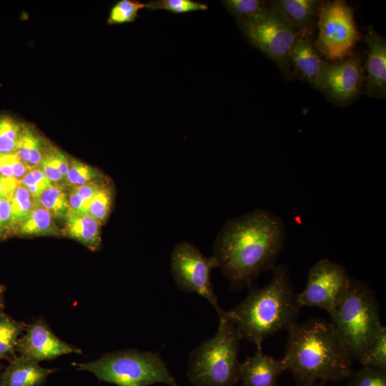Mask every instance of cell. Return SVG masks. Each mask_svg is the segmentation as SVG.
Wrapping results in <instances>:
<instances>
[{
  "label": "cell",
  "instance_id": "1",
  "mask_svg": "<svg viewBox=\"0 0 386 386\" xmlns=\"http://www.w3.org/2000/svg\"><path fill=\"white\" fill-rule=\"evenodd\" d=\"M285 238L282 219L267 210L257 209L225 223L214 243L212 257L231 284L242 288L272 269Z\"/></svg>",
  "mask_w": 386,
  "mask_h": 386
},
{
  "label": "cell",
  "instance_id": "2",
  "mask_svg": "<svg viewBox=\"0 0 386 386\" xmlns=\"http://www.w3.org/2000/svg\"><path fill=\"white\" fill-rule=\"evenodd\" d=\"M284 357L298 385L339 382L349 377L352 358L330 321L315 317L288 330Z\"/></svg>",
  "mask_w": 386,
  "mask_h": 386
},
{
  "label": "cell",
  "instance_id": "3",
  "mask_svg": "<svg viewBox=\"0 0 386 386\" xmlns=\"http://www.w3.org/2000/svg\"><path fill=\"white\" fill-rule=\"evenodd\" d=\"M270 282L262 287L252 289L234 307L226 311L241 340L253 343L257 350L269 336L287 331L295 323L300 310L285 265L272 268Z\"/></svg>",
  "mask_w": 386,
  "mask_h": 386
},
{
  "label": "cell",
  "instance_id": "4",
  "mask_svg": "<svg viewBox=\"0 0 386 386\" xmlns=\"http://www.w3.org/2000/svg\"><path fill=\"white\" fill-rule=\"evenodd\" d=\"M219 318L215 335L189 354L187 378L195 386H234L239 380L242 340L226 311Z\"/></svg>",
  "mask_w": 386,
  "mask_h": 386
},
{
  "label": "cell",
  "instance_id": "5",
  "mask_svg": "<svg viewBox=\"0 0 386 386\" xmlns=\"http://www.w3.org/2000/svg\"><path fill=\"white\" fill-rule=\"evenodd\" d=\"M329 315L330 322L352 360L360 359L383 326L374 292L353 279L341 302Z\"/></svg>",
  "mask_w": 386,
  "mask_h": 386
},
{
  "label": "cell",
  "instance_id": "6",
  "mask_svg": "<svg viewBox=\"0 0 386 386\" xmlns=\"http://www.w3.org/2000/svg\"><path fill=\"white\" fill-rule=\"evenodd\" d=\"M76 365L79 370L92 372L99 380L118 386H149L157 383L177 386L160 355L149 351H117Z\"/></svg>",
  "mask_w": 386,
  "mask_h": 386
},
{
  "label": "cell",
  "instance_id": "7",
  "mask_svg": "<svg viewBox=\"0 0 386 386\" xmlns=\"http://www.w3.org/2000/svg\"><path fill=\"white\" fill-rule=\"evenodd\" d=\"M236 21L247 41L272 60L286 80H292L289 54L297 32L286 17L270 2L262 14Z\"/></svg>",
  "mask_w": 386,
  "mask_h": 386
},
{
  "label": "cell",
  "instance_id": "8",
  "mask_svg": "<svg viewBox=\"0 0 386 386\" xmlns=\"http://www.w3.org/2000/svg\"><path fill=\"white\" fill-rule=\"evenodd\" d=\"M316 29L315 46L327 61L350 55L361 39L352 8L344 0L322 1Z\"/></svg>",
  "mask_w": 386,
  "mask_h": 386
},
{
  "label": "cell",
  "instance_id": "9",
  "mask_svg": "<svg viewBox=\"0 0 386 386\" xmlns=\"http://www.w3.org/2000/svg\"><path fill=\"white\" fill-rule=\"evenodd\" d=\"M216 267L217 262L212 256H204L188 242L177 243L171 253L170 272L177 287L206 299L219 316L225 310L219 305L211 280L212 271Z\"/></svg>",
  "mask_w": 386,
  "mask_h": 386
},
{
  "label": "cell",
  "instance_id": "10",
  "mask_svg": "<svg viewBox=\"0 0 386 386\" xmlns=\"http://www.w3.org/2000/svg\"><path fill=\"white\" fill-rule=\"evenodd\" d=\"M352 278L340 264L322 259L310 269L303 290L297 293L300 307H314L332 312L347 292Z\"/></svg>",
  "mask_w": 386,
  "mask_h": 386
},
{
  "label": "cell",
  "instance_id": "11",
  "mask_svg": "<svg viewBox=\"0 0 386 386\" xmlns=\"http://www.w3.org/2000/svg\"><path fill=\"white\" fill-rule=\"evenodd\" d=\"M364 81L362 58L352 52L338 61H326L317 89L332 104L346 107L363 93Z\"/></svg>",
  "mask_w": 386,
  "mask_h": 386
},
{
  "label": "cell",
  "instance_id": "12",
  "mask_svg": "<svg viewBox=\"0 0 386 386\" xmlns=\"http://www.w3.org/2000/svg\"><path fill=\"white\" fill-rule=\"evenodd\" d=\"M26 334L19 339L16 350L20 355L39 362L81 351L59 339L42 320L26 327Z\"/></svg>",
  "mask_w": 386,
  "mask_h": 386
},
{
  "label": "cell",
  "instance_id": "13",
  "mask_svg": "<svg viewBox=\"0 0 386 386\" xmlns=\"http://www.w3.org/2000/svg\"><path fill=\"white\" fill-rule=\"evenodd\" d=\"M292 78L308 83L317 89L326 60L317 50L314 36L298 34L290 48Z\"/></svg>",
  "mask_w": 386,
  "mask_h": 386
},
{
  "label": "cell",
  "instance_id": "14",
  "mask_svg": "<svg viewBox=\"0 0 386 386\" xmlns=\"http://www.w3.org/2000/svg\"><path fill=\"white\" fill-rule=\"evenodd\" d=\"M367 44L363 93L376 99L386 97V40L372 26L363 36Z\"/></svg>",
  "mask_w": 386,
  "mask_h": 386
},
{
  "label": "cell",
  "instance_id": "15",
  "mask_svg": "<svg viewBox=\"0 0 386 386\" xmlns=\"http://www.w3.org/2000/svg\"><path fill=\"white\" fill-rule=\"evenodd\" d=\"M284 371L282 359L274 358L257 350L254 355L241 362L239 380L242 386H277V379Z\"/></svg>",
  "mask_w": 386,
  "mask_h": 386
},
{
  "label": "cell",
  "instance_id": "16",
  "mask_svg": "<svg viewBox=\"0 0 386 386\" xmlns=\"http://www.w3.org/2000/svg\"><path fill=\"white\" fill-rule=\"evenodd\" d=\"M272 5L289 21L298 34L314 36L320 0H272Z\"/></svg>",
  "mask_w": 386,
  "mask_h": 386
},
{
  "label": "cell",
  "instance_id": "17",
  "mask_svg": "<svg viewBox=\"0 0 386 386\" xmlns=\"http://www.w3.org/2000/svg\"><path fill=\"white\" fill-rule=\"evenodd\" d=\"M53 371L20 355L6 367L1 377V386H41Z\"/></svg>",
  "mask_w": 386,
  "mask_h": 386
},
{
  "label": "cell",
  "instance_id": "18",
  "mask_svg": "<svg viewBox=\"0 0 386 386\" xmlns=\"http://www.w3.org/2000/svg\"><path fill=\"white\" fill-rule=\"evenodd\" d=\"M64 219V232L66 236L80 242L91 250L100 247L102 224L88 213L69 209Z\"/></svg>",
  "mask_w": 386,
  "mask_h": 386
},
{
  "label": "cell",
  "instance_id": "19",
  "mask_svg": "<svg viewBox=\"0 0 386 386\" xmlns=\"http://www.w3.org/2000/svg\"><path fill=\"white\" fill-rule=\"evenodd\" d=\"M19 235H59L61 232L51 214L37 202L26 220L16 231Z\"/></svg>",
  "mask_w": 386,
  "mask_h": 386
},
{
  "label": "cell",
  "instance_id": "20",
  "mask_svg": "<svg viewBox=\"0 0 386 386\" xmlns=\"http://www.w3.org/2000/svg\"><path fill=\"white\" fill-rule=\"evenodd\" d=\"M51 147L36 131L27 127L16 154L24 164L32 169L39 167Z\"/></svg>",
  "mask_w": 386,
  "mask_h": 386
},
{
  "label": "cell",
  "instance_id": "21",
  "mask_svg": "<svg viewBox=\"0 0 386 386\" xmlns=\"http://www.w3.org/2000/svg\"><path fill=\"white\" fill-rule=\"evenodd\" d=\"M27 127L11 117L0 116V156L16 152Z\"/></svg>",
  "mask_w": 386,
  "mask_h": 386
},
{
  "label": "cell",
  "instance_id": "22",
  "mask_svg": "<svg viewBox=\"0 0 386 386\" xmlns=\"http://www.w3.org/2000/svg\"><path fill=\"white\" fill-rule=\"evenodd\" d=\"M65 186V184H52L36 200L54 219L65 218L70 209L69 192L66 190Z\"/></svg>",
  "mask_w": 386,
  "mask_h": 386
},
{
  "label": "cell",
  "instance_id": "23",
  "mask_svg": "<svg viewBox=\"0 0 386 386\" xmlns=\"http://www.w3.org/2000/svg\"><path fill=\"white\" fill-rule=\"evenodd\" d=\"M26 325L0 312V360L14 355L19 337Z\"/></svg>",
  "mask_w": 386,
  "mask_h": 386
},
{
  "label": "cell",
  "instance_id": "24",
  "mask_svg": "<svg viewBox=\"0 0 386 386\" xmlns=\"http://www.w3.org/2000/svg\"><path fill=\"white\" fill-rule=\"evenodd\" d=\"M36 204L29 191L19 185L10 197L11 224L14 232L26 220Z\"/></svg>",
  "mask_w": 386,
  "mask_h": 386
},
{
  "label": "cell",
  "instance_id": "25",
  "mask_svg": "<svg viewBox=\"0 0 386 386\" xmlns=\"http://www.w3.org/2000/svg\"><path fill=\"white\" fill-rule=\"evenodd\" d=\"M358 361L362 367L386 370L385 326H382Z\"/></svg>",
  "mask_w": 386,
  "mask_h": 386
},
{
  "label": "cell",
  "instance_id": "26",
  "mask_svg": "<svg viewBox=\"0 0 386 386\" xmlns=\"http://www.w3.org/2000/svg\"><path fill=\"white\" fill-rule=\"evenodd\" d=\"M107 181L105 178L80 187H71L69 192L70 209L77 212L87 213L92 199Z\"/></svg>",
  "mask_w": 386,
  "mask_h": 386
},
{
  "label": "cell",
  "instance_id": "27",
  "mask_svg": "<svg viewBox=\"0 0 386 386\" xmlns=\"http://www.w3.org/2000/svg\"><path fill=\"white\" fill-rule=\"evenodd\" d=\"M105 178L94 167L69 158V170L64 184L71 187H76Z\"/></svg>",
  "mask_w": 386,
  "mask_h": 386
},
{
  "label": "cell",
  "instance_id": "28",
  "mask_svg": "<svg viewBox=\"0 0 386 386\" xmlns=\"http://www.w3.org/2000/svg\"><path fill=\"white\" fill-rule=\"evenodd\" d=\"M223 5L236 20L255 17L269 6V1L264 0H224Z\"/></svg>",
  "mask_w": 386,
  "mask_h": 386
},
{
  "label": "cell",
  "instance_id": "29",
  "mask_svg": "<svg viewBox=\"0 0 386 386\" xmlns=\"http://www.w3.org/2000/svg\"><path fill=\"white\" fill-rule=\"evenodd\" d=\"M113 199V187L107 181L92 199L87 213L101 224H104L110 214Z\"/></svg>",
  "mask_w": 386,
  "mask_h": 386
},
{
  "label": "cell",
  "instance_id": "30",
  "mask_svg": "<svg viewBox=\"0 0 386 386\" xmlns=\"http://www.w3.org/2000/svg\"><path fill=\"white\" fill-rule=\"evenodd\" d=\"M145 8V4L139 1L121 0L111 9L107 19L109 24H118L134 21L139 11Z\"/></svg>",
  "mask_w": 386,
  "mask_h": 386
},
{
  "label": "cell",
  "instance_id": "31",
  "mask_svg": "<svg viewBox=\"0 0 386 386\" xmlns=\"http://www.w3.org/2000/svg\"><path fill=\"white\" fill-rule=\"evenodd\" d=\"M149 10H166L174 14L204 11L208 9L205 4L192 0H152L145 4Z\"/></svg>",
  "mask_w": 386,
  "mask_h": 386
},
{
  "label": "cell",
  "instance_id": "32",
  "mask_svg": "<svg viewBox=\"0 0 386 386\" xmlns=\"http://www.w3.org/2000/svg\"><path fill=\"white\" fill-rule=\"evenodd\" d=\"M348 378V386H386V370L362 366Z\"/></svg>",
  "mask_w": 386,
  "mask_h": 386
},
{
  "label": "cell",
  "instance_id": "33",
  "mask_svg": "<svg viewBox=\"0 0 386 386\" xmlns=\"http://www.w3.org/2000/svg\"><path fill=\"white\" fill-rule=\"evenodd\" d=\"M52 184L39 167L31 169L20 182L36 200Z\"/></svg>",
  "mask_w": 386,
  "mask_h": 386
},
{
  "label": "cell",
  "instance_id": "34",
  "mask_svg": "<svg viewBox=\"0 0 386 386\" xmlns=\"http://www.w3.org/2000/svg\"><path fill=\"white\" fill-rule=\"evenodd\" d=\"M60 150L51 146L39 167L47 179L53 184H64L60 172Z\"/></svg>",
  "mask_w": 386,
  "mask_h": 386
},
{
  "label": "cell",
  "instance_id": "35",
  "mask_svg": "<svg viewBox=\"0 0 386 386\" xmlns=\"http://www.w3.org/2000/svg\"><path fill=\"white\" fill-rule=\"evenodd\" d=\"M10 157L13 177L20 182L31 169L19 158L16 153L10 154Z\"/></svg>",
  "mask_w": 386,
  "mask_h": 386
},
{
  "label": "cell",
  "instance_id": "36",
  "mask_svg": "<svg viewBox=\"0 0 386 386\" xmlns=\"http://www.w3.org/2000/svg\"><path fill=\"white\" fill-rule=\"evenodd\" d=\"M20 182L14 177L0 176V197H11Z\"/></svg>",
  "mask_w": 386,
  "mask_h": 386
},
{
  "label": "cell",
  "instance_id": "37",
  "mask_svg": "<svg viewBox=\"0 0 386 386\" xmlns=\"http://www.w3.org/2000/svg\"><path fill=\"white\" fill-rule=\"evenodd\" d=\"M69 158L63 152H60V172L65 182L69 170Z\"/></svg>",
  "mask_w": 386,
  "mask_h": 386
},
{
  "label": "cell",
  "instance_id": "38",
  "mask_svg": "<svg viewBox=\"0 0 386 386\" xmlns=\"http://www.w3.org/2000/svg\"><path fill=\"white\" fill-rule=\"evenodd\" d=\"M3 288L1 286H0V312H3V307H4V297H3Z\"/></svg>",
  "mask_w": 386,
  "mask_h": 386
},
{
  "label": "cell",
  "instance_id": "39",
  "mask_svg": "<svg viewBox=\"0 0 386 386\" xmlns=\"http://www.w3.org/2000/svg\"><path fill=\"white\" fill-rule=\"evenodd\" d=\"M324 384H325V383H320V382H318V383H315V384H313V385H308V386H325Z\"/></svg>",
  "mask_w": 386,
  "mask_h": 386
},
{
  "label": "cell",
  "instance_id": "40",
  "mask_svg": "<svg viewBox=\"0 0 386 386\" xmlns=\"http://www.w3.org/2000/svg\"><path fill=\"white\" fill-rule=\"evenodd\" d=\"M4 197H0V202L1 201V199L4 198ZM0 237H1V230H0Z\"/></svg>",
  "mask_w": 386,
  "mask_h": 386
},
{
  "label": "cell",
  "instance_id": "41",
  "mask_svg": "<svg viewBox=\"0 0 386 386\" xmlns=\"http://www.w3.org/2000/svg\"><path fill=\"white\" fill-rule=\"evenodd\" d=\"M0 176H1V157H0Z\"/></svg>",
  "mask_w": 386,
  "mask_h": 386
},
{
  "label": "cell",
  "instance_id": "42",
  "mask_svg": "<svg viewBox=\"0 0 386 386\" xmlns=\"http://www.w3.org/2000/svg\"><path fill=\"white\" fill-rule=\"evenodd\" d=\"M0 386H1V377H0Z\"/></svg>",
  "mask_w": 386,
  "mask_h": 386
}]
</instances>
